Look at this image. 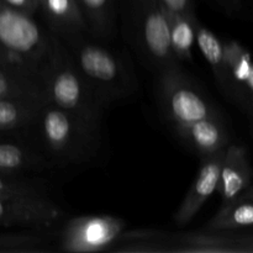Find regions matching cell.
I'll list each match as a JSON object with an SVG mask.
<instances>
[{"instance_id":"ba28073f","label":"cell","mask_w":253,"mask_h":253,"mask_svg":"<svg viewBox=\"0 0 253 253\" xmlns=\"http://www.w3.org/2000/svg\"><path fill=\"white\" fill-rule=\"evenodd\" d=\"M127 227L111 215H83L63 222L56 231V250L68 253L108 252Z\"/></svg>"},{"instance_id":"ffe728a7","label":"cell","mask_w":253,"mask_h":253,"mask_svg":"<svg viewBox=\"0 0 253 253\" xmlns=\"http://www.w3.org/2000/svg\"><path fill=\"white\" fill-rule=\"evenodd\" d=\"M169 24L170 47L175 58L180 63H192L193 47L195 44V22L198 17H188L185 15L166 9Z\"/></svg>"},{"instance_id":"cb8c5ba5","label":"cell","mask_w":253,"mask_h":253,"mask_svg":"<svg viewBox=\"0 0 253 253\" xmlns=\"http://www.w3.org/2000/svg\"><path fill=\"white\" fill-rule=\"evenodd\" d=\"M0 5L36 15L40 10V0H0Z\"/></svg>"},{"instance_id":"7c38bea8","label":"cell","mask_w":253,"mask_h":253,"mask_svg":"<svg viewBox=\"0 0 253 253\" xmlns=\"http://www.w3.org/2000/svg\"><path fill=\"white\" fill-rule=\"evenodd\" d=\"M175 133L200 158L224 151L229 145V133L222 116L205 119Z\"/></svg>"},{"instance_id":"9a60e30c","label":"cell","mask_w":253,"mask_h":253,"mask_svg":"<svg viewBox=\"0 0 253 253\" xmlns=\"http://www.w3.org/2000/svg\"><path fill=\"white\" fill-rule=\"evenodd\" d=\"M253 227V187L234 199L222 203L216 214L203 226L205 231L215 230H241Z\"/></svg>"},{"instance_id":"8992f818","label":"cell","mask_w":253,"mask_h":253,"mask_svg":"<svg viewBox=\"0 0 253 253\" xmlns=\"http://www.w3.org/2000/svg\"><path fill=\"white\" fill-rule=\"evenodd\" d=\"M156 95L163 119L174 132L210 118H221L219 109L183 67L156 76Z\"/></svg>"},{"instance_id":"d6986e66","label":"cell","mask_w":253,"mask_h":253,"mask_svg":"<svg viewBox=\"0 0 253 253\" xmlns=\"http://www.w3.org/2000/svg\"><path fill=\"white\" fill-rule=\"evenodd\" d=\"M44 103L24 98L0 99V133H21Z\"/></svg>"},{"instance_id":"6da1fadb","label":"cell","mask_w":253,"mask_h":253,"mask_svg":"<svg viewBox=\"0 0 253 253\" xmlns=\"http://www.w3.org/2000/svg\"><path fill=\"white\" fill-rule=\"evenodd\" d=\"M22 135L57 169L91 162L101 147V126L47 101Z\"/></svg>"},{"instance_id":"30bf717a","label":"cell","mask_w":253,"mask_h":253,"mask_svg":"<svg viewBox=\"0 0 253 253\" xmlns=\"http://www.w3.org/2000/svg\"><path fill=\"white\" fill-rule=\"evenodd\" d=\"M56 168L21 133H0V172L40 175Z\"/></svg>"},{"instance_id":"44dd1931","label":"cell","mask_w":253,"mask_h":253,"mask_svg":"<svg viewBox=\"0 0 253 253\" xmlns=\"http://www.w3.org/2000/svg\"><path fill=\"white\" fill-rule=\"evenodd\" d=\"M0 197H51V185L40 175L0 172Z\"/></svg>"},{"instance_id":"83f0119b","label":"cell","mask_w":253,"mask_h":253,"mask_svg":"<svg viewBox=\"0 0 253 253\" xmlns=\"http://www.w3.org/2000/svg\"><path fill=\"white\" fill-rule=\"evenodd\" d=\"M246 108L249 109V110L251 111V113L253 114V101H251V103H249V104H247V105H246Z\"/></svg>"},{"instance_id":"7402d4cb","label":"cell","mask_w":253,"mask_h":253,"mask_svg":"<svg viewBox=\"0 0 253 253\" xmlns=\"http://www.w3.org/2000/svg\"><path fill=\"white\" fill-rule=\"evenodd\" d=\"M225 62H226L227 74H229L231 94L230 98L237 101L240 89L249 77L253 66V59L250 52L234 40H224Z\"/></svg>"},{"instance_id":"ac0fdd59","label":"cell","mask_w":253,"mask_h":253,"mask_svg":"<svg viewBox=\"0 0 253 253\" xmlns=\"http://www.w3.org/2000/svg\"><path fill=\"white\" fill-rule=\"evenodd\" d=\"M56 231L26 230L0 234V253H47L56 250Z\"/></svg>"},{"instance_id":"e0dca14e","label":"cell","mask_w":253,"mask_h":253,"mask_svg":"<svg viewBox=\"0 0 253 253\" xmlns=\"http://www.w3.org/2000/svg\"><path fill=\"white\" fill-rule=\"evenodd\" d=\"M195 43L198 44V48L200 49L204 58L209 63L220 89L230 98L231 88H230L229 74H227L226 62H225V48L222 40H220L214 32L210 31L199 20H197Z\"/></svg>"},{"instance_id":"7a4b0ae2","label":"cell","mask_w":253,"mask_h":253,"mask_svg":"<svg viewBox=\"0 0 253 253\" xmlns=\"http://www.w3.org/2000/svg\"><path fill=\"white\" fill-rule=\"evenodd\" d=\"M58 39L68 49L83 78L106 108L137 91V79L130 62L123 54L99 43L86 32Z\"/></svg>"},{"instance_id":"d4e9b609","label":"cell","mask_w":253,"mask_h":253,"mask_svg":"<svg viewBox=\"0 0 253 253\" xmlns=\"http://www.w3.org/2000/svg\"><path fill=\"white\" fill-rule=\"evenodd\" d=\"M237 101H239L241 105L245 106L249 103H251V101H253V66L251 71H250L249 77H247L245 83L242 84L241 89H240Z\"/></svg>"},{"instance_id":"4fadbf2b","label":"cell","mask_w":253,"mask_h":253,"mask_svg":"<svg viewBox=\"0 0 253 253\" xmlns=\"http://www.w3.org/2000/svg\"><path fill=\"white\" fill-rule=\"evenodd\" d=\"M47 29L58 37L86 32L83 12L77 0H40V10Z\"/></svg>"},{"instance_id":"3957f363","label":"cell","mask_w":253,"mask_h":253,"mask_svg":"<svg viewBox=\"0 0 253 253\" xmlns=\"http://www.w3.org/2000/svg\"><path fill=\"white\" fill-rule=\"evenodd\" d=\"M49 34L51 48L40 72L47 103L101 126L108 108L83 78L63 42Z\"/></svg>"},{"instance_id":"9c48e42d","label":"cell","mask_w":253,"mask_h":253,"mask_svg":"<svg viewBox=\"0 0 253 253\" xmlns=\"http://www.w3.org/2000/svg\"><path fill=\"white\" fill-rule=\"evenodd\" d=\"M224 152L225 150L200 158L202 165L197 177L173 216L175 226L183 227L189 224L205 202L216 192Z\"/></svg>"},{"instance_id":"2e32d148","label":"cell","mask_w":253,"mask_h":253,"mask_svg":"<svg viewBox=\"0 0 253 253\" xmlns=\"http://www.w3.org/2000/svg\"><path fill=\"white\" fill-rule=\"evenodd\" d=\"M83 12L86 31L101 41L113 39L116 32L119 0H77Z\"/></svg>"},{"instance_id":"8fae6325","label":"cell","mask_w":253,"mask_h":253,"mask_svg":"<svg viewBox=\"0 0 253 253\" xmlns=\"http://www.w3.org/2000/svg\"><path fill=\"white\" fill-rule=\"evenodd\" d=\"M253 168L244 146L229 143L222 158L216 192L222 203L234 199L252 184Z\"/></svg>"},{"instance_id":"52a82bcc","label":"cell","mask_w":253,"mask_h":253,"mask_svg":"<svg viewBox=\"0 0 253 253\" xmlns=\"http://www.w3.org/2000/svg\"><path fill=\"white\" fill-rule=\"evenodd\" d=\"M0 43L17 63L40 76L51 48V34L35 15L0 5Z\"/></svg>"},{"instance_id":"484cf974","label":"cell","mask_w":253,"mask_h":253,"mask_svg":"<svg viewBox=\"0 0 253 253\" xmlns=\"http://www.w3.org/2000/svg\"><path fill=\"white\" fill-rule=\"evenodd\" d=\"M222 9L229 14L236 12L241 6V1L240 0H215Z\"/></svg>"},{"instance_id":"5bb4252c","label":"cell","mask_w":253,"mask_h":253,"mask_svg":"<svg viewBox=\"0 0 253 253\" xmlns=\"http://www.w3.org/2000/svg\"><path fill=\"white\" fill-rule=\"evenodd\" d=\"M24 98L47 101L41 77L15 63H0V99Z\"/></svg>"},{"instance_id":"277c9868","label":"cell","mask_w":253,"mask_h":253,"mask_svg":"<svg viewBox=\"0 0 253 253\" xmlns=\"http://www.w3.org/2000/svg\"><path fill=\"white\" fill-rule=\"evenodd\" d=\"M128 35L143 63L157 76L182 67L170 47L169 24L160 0H123Z\"/></svg>"},{"instance_id":"4316f807","label":"cell","mask_w":253,"mask_h":253,"mask_svg":"<svg viewBox=\"0 0 253 253\" xmlns=\"http://www.w3.org/2000/svg\"><path fill=\"white\" fill-rule=\"evenodd\" d=\"M0 63H15V64H20V63H17L16 61H15L14 58H12L11 56H10L9 53H7L6 51H5L4 49V47L1 46V43H0ZM20 66H21V64H20ZM24 67V66H22ZM25 68H26V67H25ZM29 69V68H27Z\"/></svg>"},{"instance_id":"603a6c76","label":"cell","mask_w":253,"mask_h":253,"mask_svg":"<svg viewBox=\"0 0 253 253\" xmlns=\"http://www.w3.org/2000/svg\"><path fill=\"white\" fill-rule=\"evenodd\" d=\"M166 9L188 17H195V6L193 0H160Z\"/></svg>"},{"instance_id":"5b68a950","label":"cell","mask_w":253,"mask_h":253,"mask_svg":"<svg viewBox=\"0 0 253 253\" xmlns=\"http://www.w3.org/2000/svg\"><path fill=\"white\" fill-rule=\"evenodd\" d=\"M128 237L137 241V253H253V231L246 229L197 232L136 230L128 232Z\"/></svg>"}]
</instances>
